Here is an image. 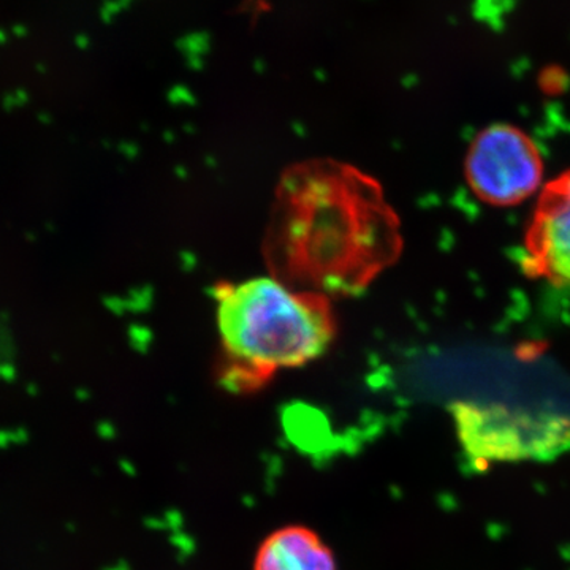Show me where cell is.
Wrapping results in <instances>:
<instances>
[{
  "instance_id": "obj_1",
  "label": "cell",
  "mask_w": 570,
  "mask_h": 570,
  "mask_svg": "<svg viewBox=\"0 0 570 570\" xmlns=\"http://www.w3.org/2000/svg\"><path fill=\"white\" fill-rule=\"evenodd\" d=\"M400 217L381 183L333 159L284 171L269 213V273L296 288L332 296L365 292L403 254Z\"/></svg>"
},
{
  "instance_id": "obj_2",
  "label": "cell",
  "mask_w": 570,
  "mask_h": 570,
  "mask_svg": "<svg viewBox=\"0 0 570 570\" xmlns=\"http://www.w3.org/2000/svg\"><path fill=\"white\" fill-rule=\"evenodd\" d=\"M213 296L220 340L217 381L230 393L257 392L279 371L314 362L335 341L328 296L296 291L273 276L223 281Z\"/></svg>"
},
{
  "instance_id": "obj_3",
  "label": "cell",
  "mask_w": 570,
  "mask_h": 570,
  "mask_svg": "<svg viewBox=\"0 0 570 570\" xmlns=\"http://www.w3.org/2000/svg\"><path fill=\"white\" fill-rule=\"evenodd\" d=\"M461 444L479 466L494 461L549 460L570 449V419L498 404L452 407Z\"/></svg>"
},
{
  "instance_id": "obj_4",
  "label": "cell",
  "mask_w": 570,
  "mask_h": 570,
  "mask_svg": "<svg viewBox=\"0 0 570 570\" xmlns=\"http://www.w3.org/2000/svg\"><path fill=\"white\" fill-rule=\"evenodd\" d=\"M542 154L530 135L512 124H493L475 135L464 160L469 189L483 204H523L543 184Z\"/></svg>"
},
{
  "instance_id": "obj_5",
  "label": "cell",
  "mask_w": 570,
  "mask_h": 570,
  "mask_svg": "<svg viewBox=\"0 0 570 570\" xmlns=\"http://www.w3.org/2000/svg\"><path fill=\"white\" fill-rule=\"evenodd\" d=\"M520 264L531 279L570 287V170L540 189L524 232Z\"/></svg>"
},
{
  "instance_id": "obj_6",
  "label": "cell",
  "mask_w": 570,
  "mask_h": 570,
  "mask_svg": "<svg viewBox=\"0 0 570 570\" xmlns=\"http://www.w3.org/2000/svg\"><path fill=\"white\" fill-rule=\"evenodd\" d=\"M254 570H337L335 554L309 528L284 527L264 540Z\"/></svg>"
}]
</instances>
